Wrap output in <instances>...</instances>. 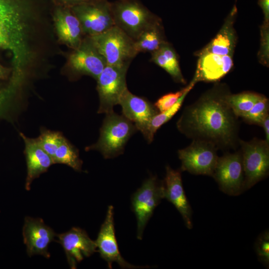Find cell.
I'll list each match as a JSON object with an SVG mask.
<instances>
[{
    "label": "cell",
    "mask_w": 269,
    "mask_h": 269,
    "mask_svg": "<svg viewBox=\"0 0 269 269\" xmlns=\"http://www.w3.org/2000/svg\"><path fill=\"white\" fill-rule=\"evenodd\" d=\"M229 94L216 87L186 106L176 123L178 131L193 140L210 142L218 149L236 148L239 141V117L227 102Z\"/></svg>",
    "instance_id": "cell-1"
},
{
    "label": "cell",
    "mask_w": 269,
    "mask_h": 269,
    "mask_svg": "<svg viewBox=\"0 0 269 269\" xmlns=\"http://www.w3.org/2000/svg\"><path fill=\"white\" fill-rule=\"evenodd\" d=\"M137 131L135 125L123 115L107 114L98 140L85 150H98L105 159L114 158L123 153L127 141Z\"/></svg>",
    "instance_id": "cell-2"
},
{
    "label": "cell",
    "mask_w": 269,
    "mask_h": 269,
    "mask_svg": "<svg viewBox=\"0 0 269 269\" xmlns=\"http://www.w3.org/2000/svg\"><path fill=\"white\" fill-rule=\"evenodd\" d=\"M89 40L103 56L107 65L129 66L138 53L134 41L116 25Z\"/></svg>",
    "instance_id": "cell-3"
},
{
    "label": "cell",
    "mask_w": 269,
    "mask_h": 269,
    "mask_svg": "<svg viewBox=\"0 0 269 269\" xmlns=\"http://www.w3.org/2000/svg\"><path fill=\"white\" fill-rule=\"evenodd\" d=\"M244 171V191L264 179L269 171V143L254 138L240 140Z\"/></svg>",
    "instance_id": "cell-4"
},
{
    "label": "cell",
    "mask_w": 269,
    "mask_h": 269,
    "mask_svg": "<svg viewBox=\"0 0 269 269\" xmlns=\"http://www.w3.org/2000/svg\"><path fill=\"white\" fill-rule=\"evenodd\" d=\"M164 199L163 181L151 175L131 197L132 209L137 220V238L141 240L144 229L157 206Z\"/></svg>",
    "instance_id": "cell-5"
},
{
    "label": "cell",
    "mask_w": 269,
    "mask_h": 269,
    "mask_svg": "<svg viewBox=\"0 0 269 269\" xmlns=\"http://www.w3.org/2000/svg\"><path fill=\"white\" fill-rule=\"evenodd\" d=\"M128 66L106 65L97 79V90L100 105L98 113L109 114L114 112V107L128 88L126 75Z\"/></svg>",
    "instance_id": "cell-6"
},
{
    "label": "cell",
    "mask_w": 269,
    "mask_h": 269,
    "mask_svg": "<svg viewBox=\"0 0 269 269\" xmlns=\"http://www.w3.org/2000/svg\"><path fill=\"white\" fill-rule=\"evenodd\" d=\"M217 150L210 142L193 140L189 146L178 150L181 162L180 170L195 175L212 176L219 157Z\"/></svg>",
    "instance_id": "cell-7"
},
{
    "label": "cell",
    "mask_w": 269,
    "mask_h": 269,
    "mask_svg": "<svg viewBox=\"0 0 269 269\" xmlns=\"http://www.w3.org/2000/svg\"><path fill=\"white\" fill-rule=\"evenodd\" d=\"M220 189L231 196L244 191V171L241 152L226 153L219 157L212 176Z\"/></svg>",
    "instance_id": "cell-8"
},
{
    "label": "cell",
    "mask_w": 269,
    "mask_h": 269,
    "mask_svg": "<svg viewBox=\"0 0 269 269\" xmlns=\"http://www.w3.org/2000/svg\"><path fill=\"white\" fill-rule=\"evenodd\" d=\"M112 11L115 25L134 41L143 31L159 20L134 2L119 4Z\"/></svg>",
    "instance_id": "cell-9"
},
{
    "label": "cell",
    "mask_w": 269,
    "mask_h": 269,
    "mask_svg": "<svg viewBox=\"0 0 269 269\" xmlns=\"http://www.w3.org/2000/svg\"><path fill=\"white\" fill-rule=\"evenodd\" d=\"M95 243L101 257L110 269L116 263L123 269H139L145 267L134 266L126 261L122 256L115 235L114 221V208L108 206L105 219L102 224Z\"/></svg>",
    "instance_id": "cell-10"
},
{
    "label": "cell",
    "mask_w": 269,
    "mask_h": 269,
    "mask_svg": "<svg viewBox=\"0 0 269 269\" xmlns=\"http://www.w3.org/2000/svg\"><path fill=\"white\" fill-rule=\"evenodd\" d=\"M57 236L71 269H76L77 265L85 258L97 251L95 241L91 240L87 233L80 228L73 227Z\"/></svg>",
    "instance_id": "cell-11"
},
{
    "label": "cell",
    "mask_w": 269,
    "mask_h": 269,
    "mask_svg": "<svg viewBox=\"0 0 269 269\" xmlns=\"http://www.w3.org/2000/svg\"><path fill=\"white\" fill-rule=\"evenodd\" d=\"M24 243L28 256L40 255L50 257L49 244L54 240L55 233L41 219L27 217L22 229Z\"/></svg>",
    "instance_id": "cell-12"
},
{
    "label": "cell",
    "mask_w": 269,
    "mask_h": 269,
    "mask_svg": "<svg viewBox=\"0 0 269 269\" xmlns=\"http://www.w3.org/2000/svg\"><path fill=\"white\" fill-rule=\"evenodd\" d=\"M163 181L164 198L171 203L180 213L186 227H193L192 209L186 196L181 178L180 169L174 170L167 165Z\"/></svg>",
    "instance_id": "cell-13"
},
{
    "label": "cell",
    "mask_w": 269,
    "mask_h": 269,
    "mask_svg": "<svg viewBox=\"0 0 269 269\" xmlns=\"http://www.w3.org/2000/svg\"><path fill=\"white\" fill-rule=\"evenodd\" d=\"M119 104L122 107V115L132 122L142 134L151 119L159 113L146 99L133 94L128 88L122 95Z\"/></svg>",
    "instance_id": "cell-14"
},
{
    "label": "cell",
    "mask_w": 269,
    "mask_h": 269,
    "mask_svg": "<svg viewBox=\"0 0 269 269\" xmlns=\"http://www.w3.org/2000/svg\"><path fill=\"white\" fill-rule=\"evenodd\" d=\"M72 70L78 75H87L96 80L107 65L105 60L89 39L80 44L69 56Z\"/></svg>",
    "instance_id": "cell-15"
},
{
    "label": "cell",
    "mask_w": 269,
    "mask_h": 269,
    "mask_svg": "<svg viewBox=\"0 0 269 269\" xmlns=\"http://www.w3.org/2000/svg\"><path fill=\"white\" fill-rule=\"evenodd\" d=\"M75 15L83 31L90 36L102 33L115 25L112 11L107 5H82L76 8Z\"/></svg>",
    "instance_id": "cell-16"
},
{
    "label": "cell",
    "mask_w": 269,
    "mask_h": 269,
    "mask_svg": "<svg viewBox=\"0 0 269 269\" xmlns=\"http://www.w3.org/2000/svg\"><path fill=\"white\" fill-rule=\"evenodd\" d=\"M20 135L24 142V152L27 165L25 187L29 190L32 181L46 172L54 162L51 157L39 145L36 138H29L22 133Z\"/></svg>",
    "instance_id": "cell-17"
},
{
    "label": "cell",
    "mask_w": 269,
    "mask_h": 269,
    "mask_svg": "<svg viewBox=\"0 0 269 269\" xmlns=\"http://www.w3.org/2000/svg\"><path fill=\"white\" fill-rule=\"evenodd\" d=\"M194 76L197 82H216L225 76L232 69L233 55L213 53L198 54Z\"/></svg>",
    "instance_id": "cell-18"
},
{
    "label": "cell",
    "mask_w": 269,
    "mask_h": 269,
    "mask_svg": "<svg viewBox=\"0 0 269 269\" xmlns=\"http://www.w3.org/2000/svg\"><path fill=\"white\" fill-rule=\"evenodd\" d=\"M237 12L235 5L216 36L199 54L233 55L236 43V34L233 24Z\"/></svg>",
    "instance_id": "cell-19"
},
{
    "label": "cell",
    "mask_w": 269,
    "mask_h": 269,
    "mask_svg": "<svg viewBox=\"0 0 269 269\" xmlns=\"http://www.w3.org/2000/svg\"><path fill=\"white\" fill-rule=\"evenodd\" d=\"M25 13L15 0H0V26L12 37L21 35L25 30Z\"/></svg>",
    "instance_id": "cell-20"
},
{
    "label": "cell",
    "mask_w": 269,
    "mask_h": 269,
    "mask_svg": "<svg viewBox=\"0 0 269 269\" xmlns=\"http://www.w3.org/2000/svg\"><path fill=\"white\" fill-rule=\"evenodd\" d=\"M55 22L58 35L63 41L77 48L81 44L83 32L79 20L68 11H57Z\"/></svg>",
    "instance_id": "cell-21"
},
{
    "label": "cell",
    "mask_w": 269,
    "mask_h": 269,
    "mask_svg": "<svg viewBox=\"0 0 269 269\" xmlns=\"http://www.w3.org/2000/svg\"><path fill=\"white\" fill-rule=\"evenodd\" d=\"M151 61L166 71L175 81L185 84L177 54L168 42L162 44L159 49L151 53Z\"/></svg>",
    "instance_id": "cell-22"
},
{
    "label": "cell",
    "mask_w": 269,
    "mask_h": 269,
    "mask_svg": "<svg viewBox=\"0 0 269 269\" xmlns=\"http://www.w3.org/2000/svg\"><path fill=\"white\" fill-rule=\"evenodd\" d=\"M165 42L161 21L159 20L140 34L134 40V47L137 53L142 52L151 53Z\"/></svg>",
    "instance_id": "cell-23"
},
{
    "label": "cell",
    "mask_w": 269,
    "mask_h": 269,
    "mask_svg": "<svg viewBox=\"0 0 269 269\" xmlns=\"http://www.w3.org/2000/svg\"><path fill=\"white\" fill-rule=\"evenodd\" d=\"M52 160L54 163L64 164L76 171H81L83 162L79 157L78 150L65 137L56 150Z\"/></svg>",
    "instance_id": "cell-24"
},
{
    "label": "cell",
    "mask_w": 269,
    "mask_h": 269,
    "mask_svg": "<svg viewBox=\"0 0 269 269\" xmlns=\"http://www.w3.org/2000/svg\"><path fill=\"white\" fill-rule=\"evenodd\" d=\"M190 91H186L170 108L165 111L159 112L151 119L142 134L148 143L152 142L157 130L176 114L181 108L185 98Z\"/></svg>",
    "instance_id": "cell-25"
},
{
    "label": "cell",
    "mask_w": 269,
    "mask_h": 269,
    "mask_svg": "<svg viewBox=\"0 0 269 269\" xmlns=\"http://www.w3.org/2000/svg\"><path fill=\"white\" fill-rule=\"evenodd\" d=\"M262 96L256 93L245 92L237 94H229L227 100L234 114L242 118Z\"/></svg>",
    "instance_id": "cell-26"
},
{
    "label": "cell",
    "mask_w": 269,
    "mask_h": 269,
    "mask_svg": "<svg viewBox=\"0 0 269 269\" xmlns=\"http://www.w3.org/2000/svg\"><path fill=\"white\" fill-rule=\"evenodd\" d=\"M64 135L59 132L41 128L39 136L36 138L42 148L52 158L61 143Z\"/></svg>",
    "instance_id": "cell-27"
},
{
    "label": "cell",
    "mask_w": 269,
    "mask_h": 269,
    "mask_svg": "<svg viewBox=\"0 0 269 269\" xmlns=\"http://www.w3.org/2000/svg\"><path fill=\"white\" fill-rule=\"evenodd\" d=\"M268 112L269 100L263 95L242 118L248 123L261 126L264 119L269 114Z\"/></svg>",
    "instance_id": "cell-28"
},
{
    "label": "cell",
    "mask_w": 269,
    "mask_h": 269,
    "mask_svg": "<svg viewBox=\"0 0 269 269\" xmlns=\"http://www.w3.org/2000/svg\"><path fill=\"white\" fill-rule=\"evenodd\" d=\"M197 81L194 76L190 83L185 88L174 92L169 93L159 98L153 104L158 111L160 113L170 108L187 91L191 90Z\"/></svg>",
    "instance_id": "cell-29"
},
{
    "label": "cell",
    "mask_w": 269,
    "mask_h": 269,
    "mask_svg": "<svg viewBox=\"0 0 269 269\" xmlns=\"http://www.w3.org/2000/svg\"><path fill=\"white\" fill-rule=\"evenodd\" d=\"M259 260L265 267H269V232L266 230L258 237L255 244Z\"/></svg>",
    "instance_id": "cell-30"
},
{
    "label": "cell",
    "mask_w": 269,
    "mask_h": 269,
    "mask_svg": "<svg viewBox=\"0 0 269 269\" xmlns=\"http://www.w3.org/2000/svg\"><path fill=\"white\" fill-rule=\"evenodd\" d=\"M262 45L260 55L264 64L267 65L269 59V24L264 23L262 29Z\"/></svg>",
    "instance_id": "cell-31"
},
{
    "label": "cell",
    "mask_w": 269,
    "mask_h": 269,
    "mask_svg": "<svg viewBox=\"0 0 269 269\" xmlns=\"http://www.w3.org/2000/svg\"><path fill=\"white\" fill-rule=\"evenodd\" d=\"M0 47L9 48L14 53L15 58L18 61V56L16 49L12 39L7 32L3 27L0 26Z\"/></svg>",
    "instance_id": "cell-32"
},
{
    "label": "cell",
    "mask_w": 269,
    "mask_h": 269,
    "mask_svg": "<svg viewBox=\"0 0 269 269\" xmlns=\"http://www.w3.org/2000/svg\"><path fill=\"white\" fill-rule=\"evenodd\" d=\"M258 4L261 7L264 15V23L269 24V0H259Z\"/></svg>",
    "instance_id": "cell-33"
},
{
    "label": "cell",
    "mask_w": 269,
    "mask_h": 269,
    "mask_svg": "<svg viewBox=\"0 0 269 269\" xmlns=\"http://www.w3.org/2000/svg\"><path fill=\"white\" fill-rule=\"evenodd\" d=\"M261 126H262L265 130L266 134L265 140L269 143V114L267 115L263 120Z\"/></svg>",
    "instance_id": "cell-34"
},
{
    "label": "cell",
    "mask_w": 269,
    "mask_h": 269,
    "mask_svg": "<svg viewBox=\"0 0 269 269\" xmlns=\"http://www.w3.org/2000/svg\"><path fill=\"white\" fill-rule=\"evenodd\" d=\"M7 75V70L0 65V78H5Z\"/></svg>",
    "instance_id": "cell-35"
},
{
    "label": "cell",
    "mask_w": 269,
    "mask_h": 269,
    "mask_svg": "<svg viewBox=\"0 0 269 269\" xmlns=\"http://www.w3.org/2000/svg\"><path fill=\"white\" fill-rule=\"evenodd\" d=\"M74 0V1H76V0Z\"/></svg>",
    "instance_id": "cell-36"
}]
</instances>
